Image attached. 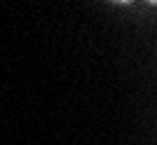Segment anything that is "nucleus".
Segmentation results:
<instances>
[{
    "instance_id": "nucleus-2",
    "label": "nucleus",
    "mask_w": 157,
    "mask_h": 145,
    "mask_svg": "<svg viewBox=\"0 0 157 145\" xmlns=\"http://www.w3.org/2000/svg\"><path fill=\"white\" fill-rule=\"evenodd\" d=\"M150 2H155V0H150Z\"/></svg>"
},
{
    "instance_id": "nucleus-1",
    "label": "nucleus",
    "mask_w": 157,
    "mask_h": 145,
    "mask_svg": "<svg viewBox=\"0 0 157 145\" xmlns=\"http://www.w3.org/2000/svg\"><path fill=\"white\" fill-rule=\"evenodd\" d=\"M115 2H131V0H115Z\"/></svg>"
}]
</instances>
